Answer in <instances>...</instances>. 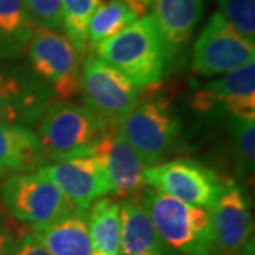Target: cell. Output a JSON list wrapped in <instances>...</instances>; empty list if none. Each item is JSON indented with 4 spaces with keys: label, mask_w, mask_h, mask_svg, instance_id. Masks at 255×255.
<instances>
[{
    "label": "cell",
    "mask_w": 255,
    "mask_h": 255,
    "mask_svg": "<svg viewBox=\"0 0 255 255\" xmlns=\"http://www.w3.org/2000/svg\"><path fill=\"white\" fill-rule=\"evenodd\" d=\"M37 170L55 184L77 210H88L94 201L112 194L107 174L92 156L55 160Z\"/></svg>",
    "instance_id": "cell-11"
},
{
    "label": "cell",
    "mask_w": 255,
    "mask_h": 255,
    "mask_svg": "<svg viewBox=\"0 0 255 255\" xmlns=\"http://www.w3.org/2000/svg\"><path fill=\"white\" fill-rule=\"evenodd\" d=\"M23 3L38 26L61 30L60 0H23Z\"/></svg>",
    "instance_id": "cell-25"
},
{
    "label": "cell",
    "mask_w": 255,
    "mask_h": 255,
    "mask_svg": "<svg viewBox=\"0 0 255 255\" xmlns=\"http://www.w3.org/2000/svg\"><path fill=\"white\" fill-rule=\"evenodd\" d=\"M10 255H50L31 233L18 236Z\"/></svg>",
    "instance_id": "cell-27"
},
{
    "label": "cell",
    "mask_w": 255,
    "mask_h": 255,
    "mask_svg": "<svg viewBox=\"0 0 255 255\" xmlns=\"http://www.w3.org/2000/svg\"><path fill=\"white\" fill-rule=\"evenodd\" d=\"M145 186L177 200L210 210L227 189L228 183L204 164L190 159L167 160L146 167Z\"/></svg>",
    "instance_id": "cell-8"
},
{
    "label": "cell",
    "mask_w": 255,
    "mask_h": 255,
    "mask_svg": "<svg viewBox=\"0 0 255 255\" xmlns=\"http://www.w3.org/2000/svg\"><path fill=\"white\" fill-rule=\"evenodd\" d=\"M31 234L50 255H92L87 227V210H75Z\"/></svg>",
    "instance_id": "cell-17"
},
{
    "label": "cell",
    "mask_w": 255,
    "mask_h": 255,
    "mask_svg": "<svg viewBox=\"0 0 255 255\" xmlns=\"http://www.w3.org/2000/svg\"><path fill=\"white\" fill-rule=\"evenodd\" d=\"M191 107L200 114L223 111L230 117L255 118V64L204 84L193 95Z\"/></svg>",
    "instance_id": "cell-13"
},
{
    "label": "cell",
    "mask_w": 255,
    "mask_h": 255,
    "mask_svg": "<svg viewBox=\"0 0 255 255\" xmlns=\"http://www.w3.org/2000/svg\"><path fill=\"white\" fill-rule=\"evenodd\" d=\"M206 0H152V17L162 33L170 57L190 41Z\"/></svg>",
    "instance_id": "cell-16"
},
{
    "label": "cell",
    "mask_w": 255,
    "mask_h": 255,
    "mask_svg": "<svg viewBox=\"0 0 255 255\" xmlns=\"http://www.w3.org/2000/svg\"><path fill=\"white\" fill-rule=\"evenodd\" d=\"M0 199L10 219L33 230L77 210L40 170L10 174L1 184Z\"/></svg>",
    "instance_id": "cell-5"
},
{
    "label": "cell",
    "mask_w": 255,
    "mask_h": 255,
    "mask_svg": "<svg viewBox=\"0 0 255 255\" xmlns=\"http://www.w3.org/2000/svg\"><path fill=\"white\" fill-rule=\"evenodd\" d=\"M20 51H21V47L0 33V61L6 60V58L16 57Z\"/></svg>",
    "instance_id": "cell-28"
},
{
    "label": "cell",
    "mask_w": 255,
    "mask_h": 255,
    "mask_svg": "<svg viewBox=\"0 0 255 255\" xmlns=\"http://www.w3.org/2000/svg\"><path fill=\"white\" fill-rule=\"evenodd\" d=\"M97 53L137 90L159 84L172 58L152 14L136 18L118 36L98 47Z\"/></svg>",
    "instance_id": "cell-1"
},
{
    "label": "cell",
    "mask_w": 255,
    "mask_h": 255,
    "mask_svg": "<svg viewBox=\"0 0 255 255\" xmlns=\"http://www.w3.org/2000/svg\"><path fill=\"white\" fill-rule=\"evenodd\" d=\"M209 213L214 255L233 254L253 237L254 221L250 203L236 183H228Z\"/></svg>",
    "instance_id": "cell-14"
},
{
    "label": "cell",
    "mask_w": 255,
    "mask_h": 255,
    "mask_svg": "<svg viewBox=\"0 0 255 255\" xmlns=\"http://www.w3.org/2000/svg\"><path fill=\"white\" fill-rule=\"evenodd\" d=\"M54 101L51 90L33 71L0 68V125L34 127Z\"/></svg>",
    "instance_id": "cell-10"
},
{
    "label": "cell",
    "mask_w": 255,
    "mask_h": 255,
    "mask_svg": "<svg viewBox=\"0 0 255 255\" xmlns=\"http://www.w3.org/2000/svg\"><path fill=\"white\" fill-rule=\"evenodd\" d=\"M17 238L10 216L4 210L0 209V255L11 254Z\"/></svg>",
    "instance_id": "cell-26"
},
{
    "label": "cell",
    "mask_w": 255,
    "mask_h": 255,
    "mask_svg": "<svg viewBox=\"0 0 255 255\" xmlns=\"http://www.w3.org/2000/svg\"><path fill=\"white\" fill-rule=\"evenodd\" d=\"M92 255H119L121 203L112 197L94 201L87 210Z\"/></svg>",
    "instance_id": "cell-19"
},
{
    "label": "cell",
    "mask_w": 255,
    "mask_h": 255,
    "mask_svg": "<svg viewBox=\"0 0 255 255\" xmlns=\"http://www.w3.org/2000/svg\"><path fill=\"white\" fill-rule=\"evenodd\" d=\"M46 162L36 132L18 125H0V176L37 170Z\"/></svg>",
    "instance_id": "cell-18"
},
{
    "label": "cell",
    "mask_w": 255,
    "mask_h": 255,
    "mask_svg": "<svg viewBox=\"0 0 255 255\" xmlns=\"http://www.w3.org/2000/svg\"><path fill=\"white\" fill-rule=\"evenodd\" d=\"M118 132L133 147L146 167L164 162L180 137L182 122L163 95L139 100L119 122Z\"/></svg>",
    "instance_id": "cell-4"
},
{
    "label": "cell",
    "mask_w": 255,
    "mask_h": 255,
    "mask_svg": "<svg viewBox=\"0 0 255 255\" xmlns=\"http://www.w3.org/2000/svg\"><path fill=\"white\" fill-rule=\"evenodd\" d=\"M255 61V41L238 33L219 11L213 13L194 41L191 70L213 77Z\"/></svg>",
    "instance_id": "cell-9"
},
{
    "label": "cell",
    "mask_w": 255,
    "mask_h": 255,
    "mask_svg": "<svg viewBox=\"0 0 255 255\" xmlns=\"http://www.w3.org/2000/svg\"><path fill=\"white\" fill-rule=\"evenodd\" d=\"M37 26L23 0H0V33L3 36L23 48Z\"/></svg>",
    "instance_id": "cell-23"
},
{
    "label": "cell",
    "mask_w": 255,
    "mask_h": 255,
    "mask_svg": "<svg viewBox=\"0 0 255 255\" xmlns=\"http://www.w3.org/2000/svg\"><path fill=\"white\" fill-rule=\"evenodd\" d=\"M101 3V0H60L61 30L81 55L90 50L87 37L88 23Z\"/></svg>",
    "instance_id": "cell-21"
},
{
    "label": "cell",
    "mask_w": 255,
    "mask_h": 255,
    "mask_svg": "<svg viewBox=\"0 0 255 255\" xmlns=\"http://www.w3.org/2000/svg\"><path fill=\"white\" fill-rule=\"evenodd\" d=\"M234 167L241 182L253 180L255 172V118L230 117Z\"/></svg>",
    "instance_id": "cell-22"
},
{
    "label": "cell",
    "mask_w": 255,
    "mask_h": 255,
    "mask_svg": "<svg viewBox=\"0 0 255 255\" xmlns=\"http://www.w3.org/2000/svg\"><path fill=\"white\" fill-rule=\"evenodd\" d=\"M121 1H124L137 17L146 16L147 10H150L152 6V0H121Z\"/></svg>",
    "instance_id": "cell-29"
},
{
    "label": "cell",
    "mask_w": 255,
    "mask_h": 255,
    "mask_svg": "<svg viewBox=\"0 0 255 255\" xmlns=\"http://www.w3.org/2000/svg\"><path fill=\"white\" fill-rule=\"evenodd\" d=\"M228 255H255V241L254 237H251L247 241L244 246L241 247L240 250H237L236 253Z\"/></svg>",
    "instance_id": "cell-30"
},
{
    "label": "cell",
    "mask_w": 255,
    "mask_h": 255,
    "mask_svg": "<svg viewBox=\"0 0 255 255\" xmlns=\"http://www.w3.org/2000/svg\"><path fill=\"white\" fill-rule=\"evenodd\" d=\"M219 13L243 36L255 41V0H217Z\"/></svg>",
    "instance_id": "cell-24"
},
{
    "label": "cell",
    "mask_w": 255,
    "mask_h": 255,
    "mask_svg": "<svg viewBox=\"0 0 255 255\" xmlns=\"http://www.w3.org/2000/svg\"><path fill=\"white\" fill-rule=\"evenodd\" d=\"M136 18L139 17L121 0H108L101 3L88 23V46L97 50L104 43L118 36Z\"/></svg>",
    "instance_id": "cell-20"
},
{
    "label": "cell",
    "mask_w": 255,
    "mask_h": 255,
    "mask_svg": "<svg viewBox=\"0 0 255 255\" xmlns=\"http://www.w3.org/2000/svg\"><path fill=\"white\" fill-rule=\"evenodd\" d=\"M137 197L157 234L174 253L214 255L209 210L187 204L152 187H145Z\"/></svg>",
    "instance_id": "cell-2"
},
{
    "label": "cell",
    "mask_w": 255,
    "mask_h": 255,
    "mask_svg": "<svg viewBox=\"0 0 255 255\" xmlns=\"http://www.w3.org/2000/svg\"><path fill=\"white\" fill-rule=\"evenodd\" d=\"M80 92L84 107L108 125H118L140 100L136 87L97 55L82 63Z\"/></svg>",
    "instance_id": "cell-7"
},
{
    "label": "cell",
    "mask_w": 255,
    "mask_h": 255,
    "mask_svg": "<svg viewBox=\"0 0 255 255\" xmlns=\"http://www.w3.org/2000/svg\"><path fill=\"white\" fill-rule=\"evenodd\" d=\"M37 125V139L47 160L90 156L92 146L111 127L84 105L51 102Z\"/></svg>",
    "instance_id": "cell-3"
},
{
    "label": "cell",
    "mask_w": 255,
    "mask_h": 255,
    "mask_svg": "<svg viewBox=\"0 0 255 255\" xmlns=\"http://www.w3.org/2000/svg\"><path fill=\"white\" fill-rule=\"evenodd\" d=\"M92 156L110 180L112 194L115 197L137 196L145 189L142 173L145 163L133 147L118 132L117 125H111L92 146Z\"/></svg>",
    "instance_id": "cell-12"
},
{
    "label": "cell",
    "mask_w": 255,
    "mask_h": 255,
    "mask_svg": "<svg viewBox=\"0 0 255 255\" xmlns=\"http://www.w3.org/2000/svg\"><path fill=\"white\" fill-rule=\"evenodd\" d=\"M122 255H177L157 234L155 226L137 196L121 201Z\"/></svg>",
    "instance_id": "cell-15"
},
{
    "label": "cell",
    "mask_w": 255,
    "mask_h": 255,
    "mask_svg": "<svg viewBox=\"0 0 255 255\" xmlns=\"http://www.w3.org/2000/svg\"><path fill=\"white\" fill-rule=\"evenodd\" d=\"M26 47L31 71L46 82L54 100H73L80 92L82 55L65 34L37 26Z\"/></svg>",
    "instance_id": "cell-6"
}]
</instances>
